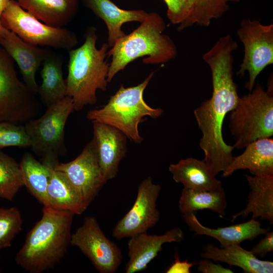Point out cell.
Wrapping results in <instances>:
<instances>
[{
    "label": "cell",
    "mask_w": 273,
    "mask_h": 273,
    "mask_svg": "<svg viewBox=\"0 0 273 273\" xmlns=\"http://www.w3.org/2000/svg\"><path fill=\"white\" fill-rule=\"evenodd\" d=\"M237 48L236 41L223 36L202 56L211 71L212 94L195 109L194 114L202 134L199 146L204 153V160L216 175L229 165L235 149L224 142L222 125L227 113L235 108L240 97L233 79V53Z\"/></svg>",
    "instance_id": "6da1fadb"
},
{
    "label": "cell",
    "mask_w": 273,
    "mask_h": 273,
    "mask_svg": "<svg viewBox=\"0 0 273 273\" xmlns=\"http://www.w3.org/2000/svg\"><path fill=\"white\" fill-rule=\"evenodd\" d=\"M74 215L70 211L43 206L41 218L28 233L16 254V263L30 273L53 268L70 245Z\"/></svg>",
    "instance_id": "7a4b0ae2"
},
{
    "label": "cell",
    "mask_w": 273,
    "mask_h": 273,
    "mask_svg": "<svg viewBox=\"0 0 273 273\" xmlns=\"http://www.w3.org/2000/svg\"><path fill=\"white\" fill-rule=\"evenodd\" d=\"M81 46L68 51L67 96L72 99L75 111L96 104L97 90L105 91L108 83L110 63L106 58L110 46L104 43L100 49L97 48L98 35L94 26L87 28Z\"/></svg>",
    "instance_id": "3957f363"
},
{
    "label": "cell",
    "mask_w": 273,
    "mask_h": 273,
    "mask_svg": "<svg viewBox=\"0 0 273 273\" xmlns=\"http://www.w3.org/2000/svg\"><path fill=\"white\" fill-rule=\"evenodd\" d=\"M166 24L157 13H148L141 25L119 38L108 51L111 57L107 75L108 83L135 60L146 57L145 64L167 63L177 55L176 46L169 36L163 33Z\"/></svg>",
    "instance_id": "277c9868"
},
{
    "label": "cell",
    "mask_w": 273,
    "mask_h": 273,
    "mask_svg": "<svg viewBox=\"0 0 273 273\" xmlns=\"http://www.w3.org/2000/svg\"><path fill=\"white\" fill-rule=\"evenodd\" d=\"M154 74V72H151L137 85L125 87L121 85L105 105L88 111L86 118L92 122L112 126L121 131L130 141L142 143L143 138L139 133V124L145 120V117L157 118L163 113L160 108L149 106L143 98L144 92Z\"/></svg>",
    "instance_id": "5b68a950"
},
{
    "label": "cell",
    "mask_w": 273,
    "mask_h": 273,
    "mask_svg": "<svg viewBox=\"0 0 273 273\" xmlns=\"http://www.w3.org/2000/svg\"><path fill=\"white\" fill-rule=\"evenodd\" d=\"M255 84L248 94L240 97L229 117V128L235 149H244L251 142L273 135V88Z\"/></svg>",
    "instance_id": "8992f818"
},
{
    "label": "cell",
    "mask_w": 273,
    "mask_h": 273,
    "mask_svg": "<svg viewBox=\"0 0 273 273\" xmlns=\"http://www.w3.org/2000/svg\"><path fill=\"white\" fill-rule=\"evenodd\" d=\"M74 111L72 99L66 96L47 107L40 117L31 119L24 125L30 140V148L48 167L54 168L59 162V156L66 152L65 127Z\"/></svg>",
    "instance_id": "52a82bcc"
},
{
    "label": "cell",
    "mask_w": 273,
    "mask_h": 273,
    "mask_svg": "<svg viewBox=\"0 0 273 273\" xmlns=\"http://www.w3.org/2000/svg\"><path fill=\"white\" fill-rule=\"evenodd\" d=\"M42 104L18 77L14 61L0 47V122L25 124L36 118Z\"/></svg>",
    "instance_id": "ba28073f"
},
{
    "label": "cell",
    "mask_w": 273,
    "mask_h": 273,
    "mask_svg": "<svg viewBox=\"0 0 273 273\" xmlns=\"http://www.w3.org/2000/svg\"><path fill=\"white\" fill-rule=\"evenodd\" d=\"M1 22L5 28L31 45L69 51L78 44L74 32L44 24L23 9L15 0H9L2 14Z\"/></svg>",
    "instance_id": "9c48e42d"
},
{
    "label": "cell",
    "mask_w": 273,
    "mask_h": 273,
    "mask_svg": "<svg viewBox=\"0 0 273 273\" xmlns=\"http://www.w3.org/2000/svg\"><path fill=\"white\" fill-rule=\"evenodd\" d=\"M244 48V55L237 75L249 79L245 87L251 92L257 76L273 64V24L264 25L260 20L243 19L237 31Z\"/></svg>",
    "instance_id": "30bf717a"
},
{
    "label": "cell",
    "mask_w": 273,
    "mask_h": 273,
    "mask_svg": "<svg viewBox=\"0 0 273 273\" xmlns=\"http://www.w3.org/2000/svg\"><path fill=\"white\" fill-rule=\"evenodd\" d=\"M70 244L77 247L100 273H114L121 263L120 249L105 236L94 216L84 218L71 234Z\"/></svg>",
    "instance_id": "8fae6325"
},
{
    "label": "cell",
    "mask_w": 273,
    "mask_h": 273,
    "mask_svg": "<svg viewBox=\"0 0 273 273\" xmlns=\"http://www.w3.org/2000/svg\"><path fill=\"white\" fill-rule=\"evenodd\" d=\"M161 190V186L154 183L150 176L143 179L132 207L114 227L113 237L118 240L130 238L155 226L160 218L156 202Z\"/></svg>",
    "instance_id": "7c38bea8"
},
{
    "label": "cell",
    "mask_w": 273,
    "mask_h": 273,
    "mask_svg": "<svg viewBox=\"0 0 273 273\" xmlns=\"http://www.w3.org/2000/svg\"><path fill=\"white\" fill-rule=\"evenodd\" d=\"M54 169L64 175L87 207L107 181L99 165L93 138L76 158L67 163L58 162Z\"/></svg>",
    "instance_id": "4fadbf2b"
},
{
    "label": "cell",
    "mask_w": 273,
    "mask_h": 273,
    "mask_svg": "<svg viewBox=\"0 0 273 273\" xmlns=\"http://www.w3.org/2000/svg\"><path fill=\"white\" fill-rule=\"evenodd\" d=\"M93 123V132L98 159L105 179L115 178L119 165L126 153V136L109 125Z\"/></svg>",
    "instance_id": "5bb4252c"
},
{
    "label": "cell",
    "mask_w": 273,
    "mask_h": 273,
    "mask_svg": "<svg viewBox=\"0 0 273 273\" xmlns=\"http://www.w3.org/2000/svg\"><path fill=\"white\" fill-rule=\"evenodd\" d=\"M129 238L127 243L129 260L125 267L126 273H135L145 269L162 250L164 244L180 243L185 237L183 230L176 227L162 235H148L145 232Z\"/></svg>",
    "instance_id": "9a60e30c"
},
{
    "label": "cell",
    "mask_w": 273,
    "mask_h": 273,
    "mask_svg": "<svg viewBox=\"0 0 273 273\" xmlns=\"http://www.w3.org/2000/svg\"><path fill=\"white\" fill-rule=\"evenodd\" d=\"M185 222L195 235H205L217 240L221 247L240 244L245 240L254 239L265 234L269 228L261 227L259 221L254 218L232 225L212 229L204 226L197 218L194 213L183 214Z\"/></svg>",
    "instance_id": "2e32d148"
},
{
    "label": "cell",
    "mask_w": 273,
    "mask_h": 273,
    "mask_svg": "<svg viewBox=\"0 0 273 273\" xmlns=\"http://www.w3.org/2000/svg\"><path fill=\"white\" fill-rule=\"evenodd\" d=\"M82 2L106 24L110 47L126 34L122 29L123 24L131 22L142 23L148 14L143 10L122 9L111 0H82Z\"/></svg>",
    "instance_id": "e0dca14e"
},
{
    "label": "cell",
    "mask_w": 273,
    "mask_h": 273,
    "mask_svg": "<svg viewBox=\"0 0 273 273\" xmlns=\"http://www.w3.org/2000/svg\"><path fill=\"white\" fill-rule=\"evenodd\" d=\"M240 155L233 157L222 172L224 177L235 171L247 169L252 175L264 174L273 175V139L263 138L247 145Z\"/></svg>",
    "instance_id": "ac0fdd59"
},
{
    "label": "cell",
    "mask_w": 273,
    "mask_h": 273,
    "mask_svg": "<svg viewBox=\"0 0 273 273\" xmlns=\"http://www.w3.org/2000/svg\"><path fill=\"white\" fill-rule=\"evenodd\" d=\"M250 191L245 207L232 216V221L239 217L243 219L249 214L252 218L268 220L273 223V175L260 174H246Z\"/></svg>",
    "instance_id": "d6986e66"
},
{
    "label": "cell",
    "mask_w": 273,
    "mask_h": 273,
    "mask_svg": "<svg viewBox=\"0 0 273 273\" xmlns=\"http://www.w3.org/2000/svg\"><path fill=\"white\" fill-rule=\"evenodd\" d=\"M173 180L184 188L196 190L217 191L223 190L221 180L216 178L211 167L204 160L188 157L169 166Z\"/></svg>",
    "instance_id": "ffe728a7"
},
{
    "label": "cell",
    "mask_w": 273,
    "mask_h": 273,
    "mask_svg": "<svg viewBox=\"0 0 273 273\" xmlns=\"http://www.w3.org/2000/svg\"><path fill=\"white\" fill-rule=\"evenodd\" d=\"M200 256L202 258L240 267L246 273L273 272L272 261L259 259L250 250L245 249L240 244L219 248L208 244L203 247V252L200 253Z\"/></svg>",
    "instance_id": "44dd1931"
},
{
    "label": "cell",
    "mask_w": 273,
    "mask_h": 273,
    "mask_svg": "<svg viewBox=\"0 0 273 273\" xmlns=\"http://www.w3.org/2000/svg\"><path fill=\"white\" fill-rule=\"evenodd\" d=\"M0 45L18 65L25 84L37 95L39 85L36 73L49 49L31 45L22 40L15 42L1 37Z\"/></svg>",
    "instance_id": "7402d4cb"
},
{
    "label": "cell",
    "mask_w": 273,
    "mask_h": 273,
    "mask_svg": "<svg viewBox=\"0 0 273 273\" xmlns=\"http://www.w3.org/2000/svg\"><path fill=\"white\" fill-rule=\"evenodd\" d=\"M63 56L51 51L48 52L42 63L41 83L37 95L43 105L49 107L67 96L66 79L63 73Z\"/></svg>",
    "instance_id": "603a6c76"
},
{
    "label": "cell",
    "mask_w": 273,
    "mask_h": 273,
    "mask_svg": "<svg viewBox=\"0 0 273 273\" xmlns=\"http://www.w3.org/2000/svg\"><path fill=\"white\" fill-rule=\"evenodd\" d=\"M18 3L44 24L63 28L76 15L79 0H18Z\"/></svg>",
    "instance_id": "cb8c5ba5"
},
{
    "label": "cell",
    "mask_w": 273,
    "mask_h": 273,
    "mask_svg": "<svg viewBox=\"0 0 273 273\" xmlns=\"http://www.w3.org/2000/svg\"><path fill=\"white\" fill-rule=\"evenodd\" d=\"M50 169L47 194L49 206L80 215L87 209L83 200L64 175L54 168Z\"/></svg>",
    "instance_id": "d4e9b609"
},
{
    "label": "cell",
    "mask_w": 273,
    "mask_h": 273,
    "mask_svg": "<svg viewBox=\"0 0 273 273\" xmlns=\"http://www.w3.org/2000/svg\"><path fill=\"white\" fill-rule=\"evenodd\" d=\"M226 206L223 190L208 191L184 188L178 202L179 210L183 214L209 209L222 217L225 215Z\"/></svg>",
    "instance_id": "484cf974"
},
{
    "label": "cell",
    "mask_w": 273,
    "mask_h": 273,
    "mask_svg": "<svg viewBox=\"0 0 273 273\" xmlns=\"http://www.w3.org/2000/svg\"><path fill=\"white\" fill-rule=\"evenodd\" d=\"M19 163L24 186L43 206H49L47 190L50 174L49 167L28 152L23 155Z\"/></svg>",
    "instance_id": "4316f807"
},
{
    "label": "cell",
    "mask_w": 273,
    "mask_h": 273,
    "mask_svg": "<svg viewBox=\"0 0 273 273\" xmlns=\"http://www.w3.org/2000/svg\"><path fill=\"white\" fill-rule=\"evenodd\" d=\"M193 1L192 11L186 20L178 25L179 31L194 25L208 27L213 20L219 18L229 10L230 3L240 2V0Z\"/></svg>",
    "instance_id": "83f0119b"
},
{
    "label": "cell",
    "mask_w": 273,
    "mask_h": 273,
    "mask_svg": "<svg viewBox=\"0 0 273 273\" xmlns=\"http://www.w3.org/2000/svg\"><path fill=\"white\" fill-rule=\"evenodd\" d=\"M24 186L20 163L0 151V198L12 201Z\"/></svg>",
    "instance_id": "f1b7e54d"
},
{
    "label": "cell",
    "mask_w": 273,
    "mask_h": 273,
    "mask_svg": "<svg viewBox=\"0 0 273 273\" xmlns=\"http://www.w3.org/2000/svg\"><path fill=\"white\" fill-rule=\"evenodd\" d=\"M22 224L18 208L0 207V249L11 246L12 240L22 230Z\"/></svg>",
    "instance_id": "f546056e"
},
{
    "label": "cell",
    "mask_w": 273,
    "mask_h": 273,
    "mask_svg": "<svg viewBox=\"0 0 273 273\" xmlns=\"http://www.w3.org/2000/svg\"><path fill=\"white\" fill-rule=\"evenodd\" d=\"M30 146L24 125L0 122V151L6 147L28 148Z\"/></svg>",
    "instance_id": "4dcf8cb0"
},
{
    "label": "cell",
    "mask_w": 273,
    "mask_h": 273,
    "mask_svg": "<svg viewBox=\"0 0 273 273\" xmlns=\"http://www.w3.org/2000/svg\"><path fill=\"white\" fill-rule=\"evenodd\" d=\"M167 6V17L174 25L180 24L189 17L193 5V0H163Z\"/></svg>",
    "instance_id": "1f68e13d"
},
{
    "label": "cell",
    "mask_w": 273,
    "mask_h": 273,
    "mask_svg": "<svg viewBox=\"0 0 273 273\" xmlns=\"http://www.w3.org/2000/svg\"><path fill=\"white\" fill-rule=\"evenodd\" d=\"M265 237L254 246L250 251L256 257H264L273 251V232H267Z\"/></svg>",
    "instance_id": "d6a6232c"
},
{
    "label": "cell",
    "mask_w": 273,
    "mask_h": 273,
    "mask_svg": "<svg viewBox=\"0 0 273 273\" xmlns=\"http://www.w3.org/2000/svg\"><path fill=\"white\" fill-rule=\"evenodd\" d=\"M198 271L202 273H233L230 268L225 267L218 263H215L210 259L203 258L198 263Z\"/></svg>",
    "instance_id": "836d02e7"
},
{
    "label": "cell",
    "mask_w": 273,
    "mask_h": 273,
    "mask_svg": "<svg viewBox=\"0 0 273 273\" xmlns=\"http://www.w3.org/2000/svg\"><path fill=\"white\" fill-rule=\"evenodd\" d=\"M196 262H188V260L180 261L178 253H174V261L168 268L166 273H190L191 268L197 264Z\"/></svg>",
    "instance_id": "e575fe53"
},
{
    "label": "cell",
    "mask_w": 273,
    "mask_h": 273,
    "mask_svg": "<svg viewBox=\"0 0 273 273\" xmlns=\"http://www.w3.org/2000/svg\"><path fill=\"white\" fill-rule=\"evenodd\" d=\"M9 0H0V37L15 42H19L22 39L12 32L5 28L2 25L1 18Z\"/></svg>",
    "instance_id": "d590c367"
}]
</instances>
